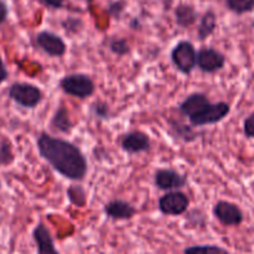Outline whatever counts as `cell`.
Here are the masks:
<instances>
[{
	"label": "cell",
	"instance_id": "cell-1",
	"mask_svg": "<svg viewBox=\"0 0 254 254\" xmlns=\"http://www.w3.org/2000/svg\"><path fill=\"white\" fill-rule=\"evenodd\" d=\"M38 150L41 157L64 177L81 181L86 176L87 161L74 143L41 133L38 138Z\"/></svg>",
	"mask_w": 254,
	"mask_h": 254
},
{
	"label": "cell",
	"instance_id": "cell-2",
	"mask_svg": "<svg viewBox=\"0 0 254 254\" xmlns=\"http://www.w3.org/2000/svg\"><path fill=\"white\" fill-rule=\"evenodd\" d=\"M60 87L65 94L77 99H86L95 92V84L91 77L84 74H72L63 77Z\"/></svg>",
	"mask_w": 254,
	"mask_h": 254
},
{
	"label": "cell",
	"instance_id": "cell-3",
	"mask_svg": "<svg viewBox=\"0 0 254 254\" xmlns=\"http://www.w3.org/2000/svg\"><path fill=\"white\" fill-rule=\"evenodd\" d=\"M173 65L178 71L190 74L197 65V53L193 44L190 41H180L171 53Z\"/></svg>",
	"mask_w": 254,
	"mask_h": 254
},
{
	"label": "cell",
	"instance_id": "cell-4",
	"mask_svg": "<svg viewBox=\"0 0 254 254\" xmlns=\"http://www.w3.org/2000/svg\"><path fill=\"white\" fill-rule=\"evenodd\" d=\"M9 96L19 105L28 109H34L43 100V92L38 86L25 82L14 84L9 90Z\"/></svg>",
	"mask_w": 254,
	"mask_h": 254
},
{
	"label": "cell",
	"instance_id": "cell-5",
	"mask_svg": "<svg viewBox=\"0 0 254 254\" xmlns=\"http://www.w3.org/2000/svg\"><path fill=\"white\" fill-rule=\"evenodd\" d=\"M190 207V198L181 190H170L158 201V208L166 216H180Z\"/></svg>",
	"mask_w": 254,
	"mask_h": 254
},
{
	"label": "cell",
	"instance_id": "cell-6",
	"mask_svg": "<svg viewBox=\"0 0 254 254\" xmlns=\"http://www.w3.org/2000/svg\"><path fill=\"white\" fill-rule=\"evenodd\" d=\"M231 111V107L227 102L221 101L217 104H209L201 112L194 116L190 117V122L193 126H204V125H213L222 121Z\"/></svg>",
	"mask_w": 254,
	"mask_h": 254
},
{
	"label": "cell",
	"instance_id": "cell-7",
	"mask_svg": "<svg viewBox=\"0 0 254 254\" xmlns=\"http://www.w3.org/2000/svg\"><path fill=\"white\" fill-rule=\"evenodd\" d=\"M226 64V58L218 50L212 48H202L197 53V66L203 72H212L219 71L223 69Z\"/></svg>",
	"mask_w": 254,
	"mask_h": 254
},
{
	"label": "cell",
	"instance_id": "cell-8",
	"mask_svg": "<svg viewBox=\"0 0 254 254\" xmlns=\"http://www.w3.org/2000/svg\"><path fill=\"white\" fill-rule=\"evenodd\" d=\"M213 214L224 226H239L243 222V212L237 204L219 201L213 207Z\"/></svg>",
	"mask_w": 254,
	"mask_h": 254
},
{
	"label": "cell",
	"instance_id": "cell-9",
	"mask_svg": "<svg viewBox=\"0 0 254 254\" xmlns=\"http://www.w3.org/2000/svg\"><path fill=\"white\" fill-rule=\"evenodd\" d=\"M36 44L39 48L50 56L60 58L66 53V45L63 39L51 31H41L36 35Z\"/></svg>",
	"mask_w": 254,
	"mask_h": 254
},
{
	"label": "cell",
	"instance_id": "cell-10",
	"mask_svg": "<svg viewBox=\"0 0 254 254\" xmlns=\"http://www.w3.org/2000/svg\"><path fill=\"white\" fill-rule=\"evenodd\" d=\"M121 147L125 152L135 155V153L146 152L150 150L151 141L146 133L141 132V131H132L122 137Z\"/></svg>",
	"mask_w": 254,
	"mask_h": 254
},
{
	"label": "cell",
	"instance_id": "cell-11",
	"mask_svg": "<svg viewBox=\"0 0 254 254\" xmlns=\"http://www.w3.org/2000/svg\"><path fill=\"white\" fill-rule=\"evenodd\" d=\"M155 185L163 190H177L186 185V177L175 170L162 168L156 171Z\"/></svg>",
	"mask_w": 254,
	"mask_h": 254
},
{
	"label": "cell",
	"instance_id": "cell-12",
	"mask_svg": "<svg viewBox=\"0 0 254 254\" xmlns=\"http://www.w3.org/2000/svg\"><path fill=\"white\" fill-rule=\"evenodd\" d=\"M33 237L36 246H38L39 254H59L58 249L55 248V244H54L53 237H51L50 232L46 228L45 224H38L34 229Z\"/></svg>",
	"mask_w": 254,
	"mask_h": 254
},
{
	"label": "cell",
	"instance_id": "cell-13",
	"mask_svg": "<svg viewBox=\"0 0 254 254\" xmlns=\"http://www.w3.org/2000/svg\"><path fill=\"white\" fill-rule=\"evenodd\" d=\"M104 211L112 219H131L136 213V209L128 202L122 199H114L106 203Z\"/></svg>",
	"mask_w": 254,
	"mask_h": 254
},
{
	"label": "cell",
	"instance_id": "cell-14",
	"mask_svg": "<svg viewBox=\"0 0 254 254\" xmlns=\"http://www.w3.org/2000/svg\"><path fill=\"white\" fill-rule=\"evenodd\" d=\"M211 102H209V100L207 99L204 94H192L181 104L180 111L182 112V115H185V116L190 119V117L201 112Z\"/></svg>",
	"mask_w": 254,
	"mask_h": 254
},
{
	"label": "cell",
	"instance_id": "cell-15",
	"mask_svg": "<svg viewBox=\"0 0 254 254\" xmlns=\"http://www.w3.org/2000/svg\"><path fill=\"white\" fill-rule=\"evenodd\" d=\"M176 15V23L177 25L182 26V28H188V26L193 25L197 20V11L194 10L193 6L186 5V4H181L176 8L175 11Z\"/></svg>",
	"mask_w": 254,
	"mask_h": 254
},
{
	"label": "cell",
	"instance_id": "cell-16",
	"mask_svg": "<svg viewBox=\"0 0 254 254\" xmlns=\"http://www.w3.org/2000/svg\"><path fill=\"white\" fill-rule=\"evenodd\" d=\"M51 126H53L54 130L59 131V132H71L72 122L69 116V112H67V110L65 107H60V109L56 110L53 120H51Z\"/></svg>",
	"mask_w": 254,
	"mask_h": 254
},
{
	"label": "cell",
	"instance_id": "cell-17",
	"mask_svg": "<svg viewBox=\"0 0 254 254\" xmlns=\"http://www.w3.org/2000/svg\"><path fill=\"white\" fill-rule=\"evenodd\" d=\"M217 26V16L212 10H208L201 19L198 26V38L201 40L209 38L214 33Z\"/></svg>",
	"mask_w": 254,
	"mask_h": 254
},
{
	"label": "cell",
	"instance_id": "cell-18",
	"mask_svg": "<svg viewBox=\"0 0 254 254\" xmlns=\"http://www.w3.org/2000/svg\"><path fill=\"white\" fill-rule=\"evenodd\" d=\"M185 254H229L228 251L219 246L207 244V246H192L183 251Z\"/></svg>",
	"mask_w": 254,
	"mask_h": 254
},
{
	"label": "cell",
	"instance_id": "cell-19",
	"mask_svg": "<svg viewBox=\"0 0 254 254\" xmlns=\"http://www.w3.org/2000/svg\"><path fill=\"white\" fill-rule=\"evenodd\" d=\"M226 4L229 10L239 15L254 9V0H226Z\"/></svg>",
	"mask_w": 254,
	"mask_h": 254
},
{
	"label": "cell",
	"instance_id": "cell-20",
	"mask_svg": "<svg viewBox=\"0 0 254 254\" xmlns=\"http://www.w3.org/2000/svg\"><path fill=\"white\" fill-rule=\"evenodd\" d=\"M14 155L11 143L5 138H0V166H5L13 162Z\"/></svg>",
	"mask_w": 254,
	"mask_h": 254
},
{
	"label": "cell",
	"instance_id": "cell-21",
	"mask_svg": "<svg viewBox=\"0 0 254 254\" xmlns=\"http://www.w3.org/2000/svg\"><path fill=\"white\" fill-rule=\"evenodd\" d=\"M110 49H111L112 53L119 56L126 55V54L130 53V46H128V44L124 39H115V40H112L111 44H110Z\"/></svg>",
	"mask_w": 254,
	"mask_h": 254
},
{
	"label": "cell",
	"instance_id": "cell-22",
	"mask_svg": "<svg viewBox=\"0 0 254 254\" xmlns=\"http://www.w3.org/2000/svg\"><path fill=\"white\" fill-rule=\"evenodd\" d=\"M176 131H177L178 136H181V138H183L185 141L190 142V141H193L196 138V135L193 133V131L190 130L188 126L185 125H177L176 127H173Z\"/></svg>",
	"mask_w": 254,
	"mask_h": 254
},
{
	"label": "cell",
	"instance_id": "cell-23",
	"mask_svg": "<svg viewBox=\"0 0 254 254\" xmlns=\"http://www.w3.org/2000/svg\"><path fill=\"white\" fill-rule=\"evenodd\" d=\"M243 131L246 137L254 138V112H252V114L244 120Z\"/></svg>",
	"mask_w": 254,
	"mask_h": 254
},
{
	"label": "cell",
	"instance_id": "cell-24",
	"mask_svg": "<svg viewBox=\"0 0 254 254\" xmlns=\"http://www.w3.org/2000/svg\"><path fill=\"white\" fill-rule=\"evenodd\" d=\"M92 110H94L96 116L102 117V119H106V117L109 116V107H107V105L105 104H100V102H97V104H95L94 106H92Z\"/></svg>",
	"mask_w": 254,
	"mask_h": 254
},
{
	"label": "cell",
	"instance_id": "cell-25",
	"mask_svg": "<svg viewBox=\"0 0 254 254\" xmlns=\"http://www.w3.org/2000/svg\"><path fill=\"white\" fill-rule=\"evenodd\" d=\"M124 10V3L122 1H115L109 6V13L114 16H120V14Z\"/></svg>",
	"mask_w": 254,
	"mask_h": 254
},
{
	"label": "cell",
	"instance_id": "cell-26",
	"mask_svg": "<svg viewBox=\"0 0 254 254\" xmlns=\"http://www.w3.org/2000/svg\"><path fill=\"white\" fill-rule=\"evenodd\" d=\"M64 1L65 0H39V3L51 9H60L64 5Z\"/></svg>",
	"mask_w": 254,
	"mask_h": 254
},
{
	"label": "cell",
	"instance_id": "cell-27",
	"mask_svg": "<svg viewBox=\"0 0 254 254\" xmlns=\"http://www.w3.org/2000/svg\"><path fill=\"white\" fill-rule=\"evenodd\" d=\"M8 16V8L3 0H0V24H3Z\"/></svg>",
	"mask_w": 254,
	"mask_h": 254
},
{
	"label": "cell",
	"instance_id": "cell-28",
	"mask_svg": "<svg viewBox=\"0 0 254 254\" xmlns=\"http://www.w3.org/2000/svg\"><path fill=\"white\" fill-rule=\"evenodd\" d=\"M6 77H8V71H6L3 60H1V58H0V84H1L3 81H5Z\"/></svg>",
	"mask_w": 254,
	"mask_h": 254
},
{
	"label": "cell",
	"instance_id": "cell-29",
	"mask_svg": "<svg viewBox=\"0 0 254 254\" xmlns=\"http://www.w3.org/2000/svg\"><path fill=\"white\" fill-rule=\"evenodd\" d=\"M86 1H91V0H86Z\"/></svg>",
	"mask_w": 254,
	"mask_h": 254
}]
</instances>
